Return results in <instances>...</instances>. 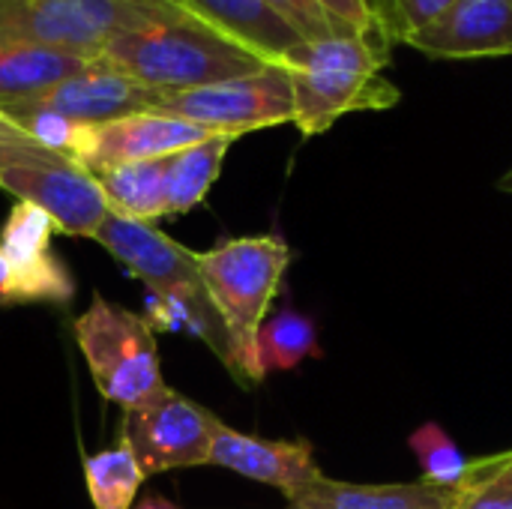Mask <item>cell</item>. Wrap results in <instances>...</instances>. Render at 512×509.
Instances as JSON below:
<instances>
[{
	"label": "cell",
	"instance_id": "1",
	"mask_svg": "<svg viewBox=\"0 0 512 509\" xmlns=\"http://www.w3.org/2000/svg\"><path fill=\"white\" fill-rule=\"evenodd\" d=\"M93 240L120 267H126L135 279L147 285L156 315H168L162 327L198 336L234 375L231 342L204 285L198 252L180 246L156 225L126 219L114 210L108 213Z\"/></svg>",
	"mask_w": 512,
	"mask_h": 509
},
{
	"label": "cell",
	"instance_id": "2",
	"mask_svg": "<svg viewBox=\"0 0 512 509\" xmlns=\"http://www.w3.org/2000/svg\"><path fill=\"white\" fill-rule=\"evenodd\" d=\"M387 60V45L360 33H336L294 45L279 60L294 93L291 123L312 138L333 129L345 114L399 105V87L384 78Z\"/></svg>",
	"mask_w": 512,
	"mask_h": 509
},
{
	"label": "cell",
	"instance_id": "3",
	"mask_svg": "<svg viewBox=\"0 0 512 509\" xmlns=\"http://www.w3.org/2000/svg\"><path fill=\"white\" fill-rule=\"evenodd\" d=\"M99 57L159 93L240 78L270 63L195 15L120 33Z\"/></svg>",
	"mask_w": 512,
	"mask_h": 509
},
{
	"label": "cell",
	"instance_id": "4",
	"mask_svg": "<svg viewBox=\"0 0 512 509\" xmlns=\"http://www.w3.org/2000/svg\"><path fill=\"white\" fill-rule=\"evenodd\" d=\"M288 264L291 249L279 234L234 237L198 252L204 285L231 342L234 378L243 387H258L264 381L255 363V342Z\"/></svg>",
	"mask_w": 512,
	"mask_h": 509
},
{
	"label": "cell",
	"instance_id": "5",
	"mask_svg": "<svg viewBox=\"0 0 512 509\" xmlns=\"http://www.w3.org/2000/svg\"><path fill=\"white\" fill-rule=\"evenodd\" d=\"M183 15L177 0H0V42L99 57L120 33Z\"/></svg>",
	"mask_w": 512,
	"mask_h": 509
},
{
	"label": "cell",
	"instance_id": "6",
	"mask_svg": "<svg viewBox=\"0 0 512 509\" xmlns=\"http://www.w3.org/2000/svg\"><path fill=\"white\" fill-rule=\"evenodd\" d=\"M75 342L96 390L123 411L150 402L168 387L150 321L102 294H93L90 306L75 318Z\"/></svg>",
	"mask_w": 512,
	"mask_h": 509
},
{
	"label": "cell",
	"instance_id": "7",
	"mask_svg": "<svg viewBox=\"0 0 512 509\" xmlns=\"http://www.w3.org/2000/svg\"><path fill=\"white\" fill-rule=\"evenodd\" d=\"M0 189L48 213L54 228L69 237L93 240L111 213L99 180L87 168L36 141L0 150Z\"/></svg>",
	"mask_w": 512,
	"mask_h": 509
},
{
	"label": "cell",
	"instance_id": "8",
	"mask_svg": "<svg viewBox=\"0 0 512 509\" xmlns=\"http://www.w3.org/2000/svg\"><path fill=\"white\" fill-rule=\"evenodd\" d=\"M153 111L174 114L213 135L240 138L258 129L294 120L291 78L282 63H267L258 72L192 87L156 93Z\"/></svg>",
	"mask_w": 512,
	"mask_h": 509
},
{
	"label": "cell",
	"instance_id": "9",
	"mask_svg": "<svg viewBox=\"0 0 512 509\" xmlns=\"http://www.w3.org/2000/svg\"><path fill=\"white\" fill-rule=\"evenodd\" d=\"M219 423L213 411L165 387L150 402L123 411L120 441L132 450L144 477H153L174 468L207 465Z\"/></svg>",
	"mask_w": 512,
	"mask_h": 509
},
{
	"label": "cell",
	"instance_id": "10",
	"mask_svg": "<svg viewBox=\"0 0 512 509\" xmlns=\"http://www.w3.org/2000/svg\"><path fill=\"white\" fill-rule=\"evenodd\" d=\"M213 132L186 123L174 114L162 111H135L108 123L87 126L84 147L78 156V165L87 168L90 174H102L117 165H132V162H153V159H168L180 153L183 147H192Z\"/></svg>",
	"mask_w": 512,
	"mask_h": 509
},
{
	"label": "cell",
	"instance_id": "11",
	"mask_svg": "<svg viewBox=\"0 0 512 509\" xmlns=\"http://www.w3.org/2000/svg\"><path fill=\"white\" fill-rule=\"evenodd\" d=\"M54 222L33 204L15 201L0 231L3 255L15 276L18 303H69L75 279L51 249Z\"/></svg>",
	"mask_w": 512,
	"mask_h": 509
},
{
	"label": "cell",
	"instance_id": "12",
	"mask_svg": "<svg viewBox=\"0 0 512 509\" xmlns=\"http://www.w3.org/2000/svg\"><path fill=\"white\" fill-rule=\"evenodd\" d=\"M438 60H483L512 54V0H453L432 24L405 39Z\"/></svg>",
	"mask_w": 512,
	"mask_h": 509
},
{
	"label": "cell",
	"instance_id": "13",
	"mask_svg": "<svg viewBox=\"0 0 512 509\" xmlns=\"http://www.w3.org/2000/svg\"><path fill=\"white\" fill-rule=\"evenodd\" d=\"M156 93L159 90L138 84L135 78H129L117 66H111L105 57H96L81 72L69 75L48 93L21 99V102H33V105L54 111L60 117H69L75 123L96 126V123H108V120L135 114V111H153Z\"/></svg>",
	"mask_w": 512,
	"mask_h": 509
},
{
	"label": "cell",
	"instance_id": "14",
	"mask_svg": "<svg viewBox=\"0 0 512 509\" xmlns=\"http://www.w3.org/2000/svg\"><path fill=\"white\" fill-rule=\"evenodd\" d=\"M216 468L234 471L246 480L264 483L270 489H279L285 501L306 489L318 474L315 450L309 441H267L246 432H237L225 423H219L210 447V462Z\"/></svg>",
	"mask_w": 512,
	"mask_h": 509
},
{
	"label": "cell",
	"instance_id": "15",
	"mask_svg": "<svg viewBox=\"0 0 512 509\" xmlns=\"http://www.w3.org/2000/svg\"><path fill=\"white\" fill-rule=\"evenodd\" d=\"M456 489L432 483H345L318 474L306 489L288 498L291 509H450Z\"/></svg>",
	"mask_w": 512,
	"mask_h": 509
},
{
	"label": "cell",
	"instance_id": "16",
	"mask_svg": "<svg viewBox=\"0 0 512 509\" xmlns=\"http://www.w3.org/2000/svg\"><path fill=\"white\" fill-rule=\"evenodd\" d=\"M189 15L207 21L270 63H279L303 39L264 0H177Z\"/></svg>",
	"mask_w": 512,
	"mask_h": 509
},
{
	"label": "cell",
	"instance_id": "17",
	"mask_svg": "<svg viewBox=\"0 0 512 509\" xmlns=\"http://www.w3.org/2000/svg\"><path fill=\"white\" fill-rule=\"evenodd\" d=\"M93 60L96 57L42 45L0 42V105L42 96Z\"/></svg>",
	"mask_w": 512,
	"mask_h": 509
},
{
	"label": "cell",
	"instance_id": "18",
	"mask_svg": "<svg viewBox=\"0 0 512 509\" xmlns=\"http://www.w3.org/2000/svg\"><path fill=\"white\" fill-rule=\"evenodd\" d=\"M102 186L108 207L135 222H156L168 213V183H165V159L117 165L102 174H93Z\"/></svg>",
	"mask_w": 512,
	"mask_h": 509
},
{
	"label": "cell",
	"instance_id": "19",
	"mask_svg": "<svg viewBox=\"0 0 512 509\" xmlns=\"http://www.w3.org/2000/svg\"><path fill=\"white\" fill-rule=\"evenodd\" d=\"M237 138L228 135H210L192 147H183L180 153L165 159V183H168V213L183 216L195 210L210 186L219 180L222 162L228 156V147Z\"/></svg>",
	"mask_w": 512,
	"mask_h": 509
},
{
	"label": "cell",
	"instance_id": "20",
	"mask_svg": "<svg viewBox=\"0 0 512 509\" xmlns=\"http://www.w3.org/2000/svg\"><path fill=\"white\" fill-rule=\"evenodd\" d=\"M318 330L315 321L297 309H282L276 315H267V321L258 330L255 342V363L261 378L273 372H291L303 360L318 357Z\"/></svg>",
	"mask_w": 512,
	"mask_h": 509
},
{
	"label": "cell",
	"instance_id": "21",
	"mask_svg": "<svg viewBox=\"0 0 512 509\" xmlns=\"http://www.w3.org/2000/svg\"><path fill=\"white\" fill-rule=\"evenodd\" d=\"M144 480L138 459L120 438L114 447L84 459V483L93 509H132Z\"/></svg>",
	"mask_w": 512,
	"mask_h": 509
},
{
	"label": "cell",
	"instance_id": "22",
	"mask_svg": "<svg viewBox=\"0 0 512 509\" xmlns=\"http://www.w3.org/2000/svg\"><path fill=\"white\" fill-rule=\"evenodd\" d=\"M408 447L423 468L420 480L441 486V489H459L474 462L456 447V441L438 423H423L420 429H414V435L408 438Z\"/></svg>",
	"mask_w": 512,
	"mask_h": 509
},
{
	"label": "cell",
	"instance_id": "23",
	"mask_svg": "<svg viewBox=\"0 0 512 509\" xmlns=\"http://www.w3.org/2000/svg\"><path fill=\"white\" fill-rule=\"evenodd\" d=\"M450 509H512V450L474 459Z\"/></svg>",
	"mask_w": 512,
	"mask_h": 509
},
{
	"label": "cell",
	"instance_id": "24",
	"mask_svg": "<svg viewBox=\"0 0 512 509\" xmlns=\"http://www.w3.org/2000/svg\"><path fill=\"white\" fill-rule=\"evenodd\" d=\"M291 30H297V36L306 39H324V36H336V33H354L351 27H345L339 18H333L318 0H264Z\"/></svg>",
	"mask_w": 512,
	"mask_h": 509
},
{
	"label": "cell",
	"instance_id": "25",
	"mask_svg": "<svg viewBox=\"0 0 512 509\" xmlns=\"http://www.w3.org/2000/svg\"><path fill=\"white\" fill-rule=\"evenodd\" d=\"M333 18H339L345 27H351L360 36H369L375 42L390 45V30L384 21V12L372 0H318Z\"/></svg>",
	"mask_w": 512,
	"mask_h": 509
},
{
	"label": "cell",
	"instance_id": "26",
	"mask_svg": "<svg viewBox=\"0 0 512 509\" xmlns=\"http://www.w3.org/2000/svg\"><path fill=\"white\" fill-rule=\"evenodd\" d=\"M390 9L384 12L390 39L405 42L411 33L423 30L426 24H432L453 0H387Z\"/></svg>",
	"mask_w": 512,
	"mask_h": 509
},
{
	"label": "cell",
	"instance_id": "27",
	"mask_svg": "<svg viewBox=\"0 0 512 509\" xmlns=\"http://www.w3.org/2000/svg\"><path fill=\"white\" fill-rule=\"evenodd\" d=\"M18 303V294H15V276H12V267L3 255V246H0V306H12Z\"/></svg>",
	"mask_w": 512,
	"mask_h": 509
},
{
	"label": "cell",
	"instance_id": "28",
	"mask_svg": "<svg viewBox=\"0 0 512 509\" xmlns=\"http://www.w3.org/2000/svg\"><path fill=\"white\" fill-rule=\"evenodd\" d=\"M24 141H33L27 132H21L3 111H0V150L12 147V144H24Z\"/></svg>",
	"mask_w": 512,
	"mask_h": 509
},
{
	"label": "cell",
	"instance_id": "29",
	"mask_svg": "<svg viewBox=\"0 0 512 509\" xmlns=\"http://www.w3.org/2000/svg\"><path fill=\"white\" fill-rule=\"evenodd\" d=\"M132 509H183V507H177V504H171L168 498H159V495H147L144 501H138V504H132Z\"/></svg>",
	"mask_w": 512,
	"mask_h": 509
},
{
	"label": "cell",
	"instance_id": "30",
	"mask_svg": "<svg viewBox=\"0 0 512 509\" xmlns=\"http://www.w3.org/2000/svg\"><path fill=\"white\" fill-rule=\"evenodd\" d=\"M498 189H501V192H507V195H512V168L504 174V177H501V180H498Z\"/></svg>",
	"mask_w": 512,
	"mask_h": 509
}]
</instances>
